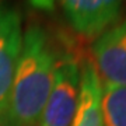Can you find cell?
Masks as SVG:
<instances>
[{"label": "cell", "mask_w": 126, "mask_h": 126, "mask_svg": "<svg viewBox=\"0 0 126 126\" xmlns=\"http://www.w3.org/2000/svg\"><path fill=\"white\" fill-rule=\"evenodd\" d=\"M104 126H126V87L102 83Z\"/></svg>", "instance_id": "7"}, {"label": "cell", "mask_w": 126, "mask_h": 126, "mask_svg": "<svg viewBox=\"0 0 126 126\" xmlns=\"http://www.w3.org/2000/svg\"><path fill=\"white\" fill-rule=\"evenodd\" d=\"M81 63L69 49H62L53 86L36 126H72L80 99Z\"/></svg>", "instance_id": "2"}, {"label": "cell", "mask_w": 126, "mask_h": 126, "mask_svg": "<svg viewBox=\"0 0 126 126\" xmlns=\"http://www.w3.org/2000/svg\"><path fill=\"white\" fill-rule=\"evenodd\" d=\"M23 17L16 7L0 3V109L11 88L23 45Z\"/></svg>", "instance_id": "5"}, {"label": "cell", "mask_w": 126, "mask_h": 126, "mask_svg": "<svg viewBox=\"0 0 126 126\" xmlns=\"http://www.w3.org/2000/svg\"><path fill=\"white\" fill-rule=\"evenodd\" d=\"M91 52L102 83L126 87V17L95 38Z\"/></svg>", "instance_id": "4"}, {"label": "cell", "mask_w": 126, "mask_h": 126, "mask_svg": "<svg viewBox=\"0 0 126 126\" xmlns=\"http://www.w3.org/2000/svg\"><path fill=\"white\" fill-rule=\"evenodd\" d=\"M36 9L59 7L77 35L95 39L118 23L125 0H30Z\"/></svg>", "instance_id": "3"}, {"label": "cell", "mask_w": 126, "mask_h": 126, "mask_svg": "<svg viewBox=\"0 0 126 126\" xmlns=\"http://www.w3.org/2000/svg\"><path fill=\"white\" fill-rule=\"evenodd\" d=\"M60 50L41 24L24 30L11 88L0 109V126H36L53 86Z\"/></svg>", "instance_id": "1"}, {"label": "cell", "mask_w": 126, "mask_h": 126, "mask_svg": "<svg viewBox=\"0 0 126 126\" xmlns=\"http://www.w3.org/2000/svg\"><path fill=\"white\" fill-rule=\"evenodd\" d=\"M102 80L94 63L86 60L81 66V90L72 126H104L102 122Z\"/></svg>", "instance_id": "6"}]
</instances>
